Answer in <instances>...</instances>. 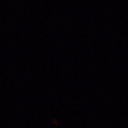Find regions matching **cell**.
I'll return each mask as SVG.
<instances>
[]
</instances>
